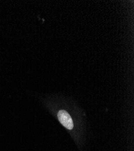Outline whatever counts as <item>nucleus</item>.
<instances>
[{"label": "nucleus", "mask_w": 134, "mask_h": 151, "mask_svg": "<svg viewBox=\"0 0 134 151\" xmlns=\"http://www.w3.org/2000/svg\"><path fill=\"white\" fill-rule=\"evenodd\" d=\"M58 120L65 127L68 129H72L74 128V123L69 113L65 110H60L58 113Z\"/></svg>", "instance_id": "nucleus-1"}]
</instances>
